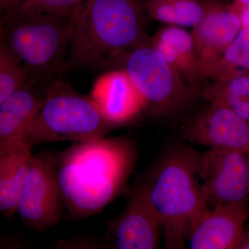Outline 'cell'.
I'll use <instances>...</instances> for the list:
<instances>
[{"mask_svg": "<svg viewBox=\"0 0 249 249\" xmlns=\"http://www.w3.org/2000/svg\"><path fill=\"white\" fill-rule=\"evenodd\" d=\"M137 158L127 139L99 137L57 154L64 208L72 219L98 213L124 191Z\"/></svg>", "mask_w": 249, "mask_h": 249, "instance_id": "cell-1", "label": "cell"}, {"mask_svg": "<svg viewBox=\"0 0 249 249\" xmlns=\"http://www.w3.org/2000/svg\"><path fill=\"white\" fill-rule=\"evenodd\" d=\"M142 0H87L77 13L68 63L70 68H115L124 55L149 45Z\"/></svg>", "mask_w": 249, "mask_h": 249, "instance_id": "cell-2", "label": "cell"}, {"mask_svg": "<svg viewBox=\"0 0 249 249\" xmlns=\"http://www.w3.org/2000/svg\"><path fill=\"white\" fill-rule=\"evenodd\" d=\"M201 154L179 145L162 154L140 181L163 224L166 249H183L191 231L210 209L200 177Z\"/></svg>", "mask_w": 249, "mask_h": 249, "instance_id": "cell-3", "label": "cell"}, {"mask_svg": "<svg viewBox=\"0 0 249 249\" xmlns=\"http://www.w3.org/2000/svg\"><path fill=\"white\" fill-rule=\"evenodd\" d=\"M78 12L2 15L0 46L20 61L33 81L42 85L60 78L70 69L69 50Z\"/></svg>", "mask_w": 249, "mask_h": 249, "instance_id": "cell-4", "label": "cell"}, {"mask_svg": "<svg viewBox=\"0 0 249 249\" xmlns=\"http://www.w3.org/2000/svg\"><path fill=\"white\" fill-rule=\"evenodd\" d=\"M45 103L21 142L31 147L49 142H85L106 137L114 128L90 97L55 78L40 85Z\"/></svg>", "mask_w": 249, "mask_h": 249, "instance_id": "cell-5", "label": "cell"}, {"mask_svg": "<svg viewBox=\"0 0 249 249\" xmlns=\"http://www.w3.org/2000/svg\"><path fill=\"white\" fill-rule=\"evenodd\" d=\"M117 67L128 74L152 115H175L199 96L151 45L129 52Z\"/></svg>", "mask_w": 249, "mask_h": 249, "instance_id": "cell-6", "label": "cell"}, {"mask_svg": "<svg viewBox=\"0 0 249 249\" xmlns=\"http://www.w3.org/2000/svg\"><path fill=\"white\" fill-rule=\"evenodd\" d=\"M63 208L57 154L33 155L16 213L28 227L43 232L58 225Z\"/></svg>", "mask_w": 249, "mask_h": 249, "instance_id": "cell-7", "label": "cell"}, {"mask_svg": "<svg viewBox=\"0 0 249 249\" xmlns=\"http://www.w3.org/2000/svg\"><path fill=\"white\" fill-rule=\"evenodd\" d=\"M199 173L213 207L249 204V152L209 149L201 155Z\"/></svg>", "mask_w": 249, "mask_h": 249, "instance_id": "cell-8", "label": "cell"}, {"mask_svg": "<svg viewBox=\"0 0 249 249\" xmlns=\"http://www.w3.org/2000/svg\"><path fill=\"white\" fill-rule=\"evenodd\" d=\"M162 229L163 224L139 182L131 190L122 212L108 222L105 242L113 249H155Z\"/></svg>", "mask_w": 249, "mask_h": 249, "instance_id": "cell-9", "label": "cell"}, {"mask_svg": "<svg viewBox=\"0 0 249 249\" xmlns=\"http://www.w3.org/2000/svg\"><path fill=\"white\" fill-rule=\"evenodd\" d=\"M242 28L240 16L232 4L206 1L204 17L191 32L205 80H209L211 70Z\"/></svg>", "mask_w": 249, "mask_h": 249, "instance_id": "cell-10", "label": "cell"}, {"mask_svg": "<svg viewBox=\"0 0 249 249\" xmlns=\"http://www.w3.org/2000/svg\"><path fill=\"white\" fill-rule=\"evenodd\" d=\"M182 137L209 149L249 152V122L217 104L209 106L183 125Z\"/></svg>", "mask_w": 249, "mask_h": 249, "instance_id": "cell-11", "label": "cell"}, {"mask_svg": "<svg viewBox=\"0 0 249 249\" xmlns=\"http://www.w3.org/2000/svg\"><path fill=\"white\" fill-rule=\"evenodd\" d=\"M249 204L218 205L205 213L188 239L191 249H238Z\"/></svg>", "mask_w": 249, "mask_h": 249, "instance_id": "cell-12", "label": "cell"}, {"mask_svg": "<svg viewBox=\"0 0 249 249\" xmlns=\"http://www.w3.org/2000/svg\"><path fill=\"white\" fill-rule=\"evenodd\" d=\"M89 97L114 128L146 109L143 98L123 69L112 70L98 78Z\"/></svg>", "mask_w": 249, "mask_h": 249, "instance_id": "cell-13", "label": "cell"}, {"mask_svg": "<svg viewBox=\"0 0 249 249\" xmlns=\"http://www.w3.org/2000/svg\"><path fill=\"white\" fill-rule=\"evenodd\" d=\"M45 100L42 86L29 80L0 103V153L22 142Z\"/></svg>", "mask_w": 249, "mask_h": 249, "instance_id": "cell-14", "label": "cell"}, {"mask_svg": "<svg viewBox=\"0 0 249 249\" xmlns=\"http://www.w3.org/2000/svg\"><path fill=\"white\" fill-rule=\"evenodd\" d=\"M150 45L199 94L205 79L196 57L191 33L183 27L167 25L152 37Z\"/></svg>", "mask_w": 249, "mask_h": 249, "instance_id": "cell-15", "label": "cell"}, {"mask_svg": "<svg viewBox=\"0 0 249 249\" xmlns=\"http://www.w3.org/2000/svg\"><path fill=\"white\" fill-rule=\"evenodd\" d=\"M32 148L19 142L0 153V212L11 216L17 211L18 200L30 168Z\"/></svg>", "mask_w": 249, "mask_h": 249, "instance_id": "cell-16", "label": "cell"}, {"mask_svg": "<svg viewBox=\"0 0 249 249\" xmlns=\"http://www.w3.org/2000/svg\"><path fill=\"white\" fill-rule=\"evenodd\" d=\"M199 96L209 103L231 109L249 122V73L219 80L203 86Z\"/></svg>", "mask_w": 249, "mask_h": 249, "instance_id": "cell-17", "label": "cell"}, {"mask_svg": "<svg viewBox=\"0 0 249 249\" xmlns=\"http://www.w3.org/2000/svg\"><path fill=\"white\" fill-rule=\"evenodd\" d=\"M147 16L167 25L194 27L205 14L204 0H142Z\"/></svg>", "mask_w": 249, "mask_h": 249, "instance_id": "cell-18", "label": "cell"}, {"mask_svg": "<svg viewBox=\"0 0 249 249\" xmlns=\"http://www.w3.org/2000/svg\"><path fill=\"white\" fill-rule=\"evenodd\" d=\"M249 73V29L242 28L210 73L209 80L227 79Z\"/></svg>", "mask_w": 249, "mask_h": 249, "instance_id": "cell-19", "label": "cell"}, {"mask_svg": "<svg viewBox=\"0 0 249 249\" xmlns=\"http://www.w3.org/2000/svg\"><path fill=\"white\" fill-rule=\"evenodd\" d=\"M31 80L20 61L0 46V103Z\"/></svg>", "mask_w": 249, "mask_h": 249, "instance_id": "cell-20", "label": "cell"}, {"mask_svg": "<svg viewBox=\"0 0 249 249\" xmlns=\"http://www.w3.org/2000/svg\"><path fill=\"white\" fill-rule=\"evenodd\" d=\"M86 1L87 0H23L9 13L26 14L41 12L71 15L79 11Z\"/></svg>", "mask_w": 249, "mask_h": 249, "instance_id": "cell-21", "label": "cell"}, {"mask_svg": "<svg viewBox=\"0 0 249 249\" xmlns=\"http://www.w3.org/2000/svg\"><path fill=\"white\" fill-rule=\"evenodd\" d=\"M23 0H0V13L1 16L12 11Z\"/></svg>", "mask_w": 249, "mask_h": 249, "instance_id": "cell-22", "label": "cell"}, {"mask_svg": "<svg viewBox=\"0 0 249 249\" xmlns=\"http://www.w3.org/2000/svg\"><path fill=\"white\" fill-rule=\"evenodd\" d=\"M238 249H249V228H245Z\"/></svg>", "mask_w": 249, "mask_h": 249, "instance_id": "cell-23", "label": "cell"}, {"mask_svg": "<svg viewBox=\"0 0 249 249\" xmlns=\"http://www.w3.org/2000/svg\"><path fill=\"white\" fill-rule=\"evenodd\" d=\"M234 6L249 7V0H233Z\"/></svg>", "mask_w": 249, "mask_h": 249, "instance_id": "cell-24", "label": "cell"}]
</instances>
